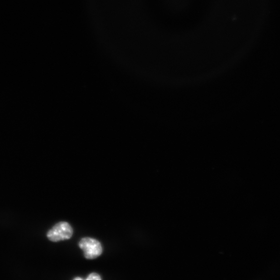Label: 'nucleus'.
Here are the masks:
<instances>
[{
    "label": "nucleus",
    "instance_id": "1",
    "mask_svg": "<svg viewBox=\"0 0 280 280\" xmlns=\"http://www.w3.org/2000/svg\"><path fill=\"white\" fill-rule=\"evenodd\" d=\"M73 233L71 225L67 222L61 221L48 231L47 237L52 242H59L70 239Z\"/></svg>",
    "mask_w": 280,
    "mask_h": 280
},
{
    "label": "nucleus",
    "instance_id": "2",
    "mask_svg": "<svg viewBox=\"0 0 280 280\" xmlns=\"http://www.w3.org/2000/svg\"><path fill=\"white\" fill-rule=\"evenodd\" d=\"M80 248L83 250L86 259H93L100 256L102 253V248L98 240L86 237L81 239L79 243Z\"/></svg>",
    "mask_w": 280,
    "mask_h": 280
},
{
    "label": "nucleus",
    "instance_id": "3",
    "mask_svg": "<svg viewBox=\"0 0 280 280\" xmlns=\"http://www.w3.org/2000/svg\"><path fill=\"white\" fill-rule=\"evenodd\" d=\"M87 280H101V278L100 276L96 273H92L90 274L88 278L86 279Z\"/></svg>",
    "mask_w": 280,
    "mask_h": 280
},
{
    "label": "nucleus",
    "instance_id": "4",
    "mask_svg": "<svg viewBox=\"0 0 280 280\" xmlns=\"http://www.w3.org/2000/svg\"><path fill=\"white\" fill-rule=\"evenodd\" d=\"M74 280H83V279H82L80 277H77L74 279Z\"/></svg>",
    "mask_w": 280,
    "mask_h": 280
}]
</instances>
